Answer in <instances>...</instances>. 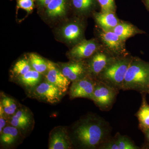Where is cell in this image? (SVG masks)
<instances>
[{
	"mask_svg": "<svg viewBox=\"0 0 149 149\" xmlns=\"http://www.w3.org/2000/svg\"><path fill=\"white\" fill-rule=\"evenodd\" d=\"M107 132L102 120L88 118L77 125L74 135L81 146L92 149L97 148L104 141Z\"/></svg>",
	"mask_w": 149,
	"mask_h": 149,
	"instance_id": "obj_1",
	"label": "cell"
},
{
	"mask_svg": "<svg viewBox=\"0 0 149 149\" xmlns=\"http://www.w3.org/2000/svg\"><path fill=\"white\" fill-rule=\"evenodd\" d=\"M122 89L149 93V63L133 58L126 72Z\"/></svg>",
	"mask_w": 149,
	"mask_h": 149,
	"instance_id": "obj_2",
	"label": "cell"
},
{
	"mask_svg": "<svg viewBox=\"0 0 149 149\" xmlns=\"http://www.w3.org/2000/svg\"><path fill=\"white\" fill-rule=\"evenodd\" d=\"M133 58L117 57L109 63L96 79L118 90L122 89L123 84L128 67Z\"/></svg>",
	"mask_w": 149,
	"mask_h": 149,
	"instance_id": "obj_3",
	"label": "cell"
},
{
	"mask_svg": "<svg viewBox=\"0 0 149 149\" xmlns=\"http://www.w3.org/2000/svg\"><path fill=\"white\" fill-rule=\"evenodd\" d=\"M85 27L78 19H72L63 25L58 30V35L65 42L74 46L84 40Z\"/></svg>",
	"mask_w": 149,
	"mask_h": 149,
	"instance_id": "obj_4",
	"label": "cell"
},
{
	"mask_svg": "<svg viewBox=\"0 0 149 149\" xmlns=\"http://www.w3.org/2000/svg\"><path fill=\"white\" fill-rule=\"evenodd\" d=\"M102 47L96 39H84L73 46L68 53V56L71 61H85L91 57Z\"/></svg>",
	"mask_w": 149,
	"mask_h": 149,
	"instance_id": "obj_5",
	"label": "cell"
},
{
	"mask_svg": "<svg viewBox=\"0 0 149 149\" xmlns=\"http://www.w3.org/2000/svg\"><path fill=\"white\" fill-rule=\"evenodd\" d=\"M117 91L111 86L96 79L91 100L100 108H108L114 101Z\"/></svg>",
	"mask_w": 149,
	"mask_h": 149,
	"instance_id": "obj_6",
	"label": "cell"
},
{
	"mask_svg": "<svg viewBox=\"0 0 149 149\" xmlns=\"http://www.w3.org/2000/svg\"><path fill=\"white\" fill-rule=\"evenodd\" d=\"M99 34L103 47L112 54L116 57L128 55L125 41L121 40L113 31H104L101 29Z\"/></svg>",
	"mask_w": 149,
	"mask_h": 149,
	"instance_id": "obj_7",
	"label": "cell"
},
{
	"mask_svg": "<svg viewBox=\"0 0 149 149\" xmlns=\"http://www.w3.org/2000/svg\"><path fill=\"white\" fill-rule=\"evenodd\" d=\"M103 47L86 62L88 73L95 79L109 63L117 58Z\"/></svg>",
	"mask_w": 149,
	"mask_h": 149,
	"instance_id": "obj_8",
	"label": "cell"
},
{
	"mask_svg": "<svg viewBox=\"0 0 149 149\" xmlns=\"http://www.w3.org/2000/svg\"><path fill=\"white\" fill-rule=\"evenodd\" d=\"M33 96L38 100L52 104L60 101L65 93L47 80L41 82L31 91Z\"/></svg>",
	"mask_w": 149,
	"mask_h": 149,
	"instance_id": "obj_9",
	"label": "cell"
},
{
	"mask_svg": "<svg viewBox=\"0 0 149 149\" xmlns=\"http://www.w3.org/2000/svg\"><path fill=\"white\" fill-rule=\"evenodd\" d=\"M96 79L88 74L72 82L69 92L70 98H85L91 100L95 89Z\"/></svg>",
	"mask_w": 149,
	"mask_h": 149,
	"instance_id": "obj_10",
	"label": "cell"
},
{
	"mask_svg": "<svg viewBox=\"0 0 149 149\" xmlns=\"http://www.w3.org/2000/svg\"><path fill=\"white\" fill-rule=\"evenodd\" d=\"M48 70L45 74V80L53 84L64 93L68 90L70 81L63 74L58 64L47 60Z\"/></svg>",
	"mask_w": 149,
	"mask_h": 149,
	"instance_id": "obj_11",
	"label": "cell"
},
{
	"mask_svg": "<svg viewBox=\"0 0 149 149\" xmlns=\"http://www.w3.org/2000/svg\"><path fill=\"white\" fill-rule=\"evenodd\" d=\"M58 65L62 72L70 82L78 80L89 74L85 61H71L68 63H60Z\"/></svg>",
	"mask_w": 149,
	"mask_h": 149,
	"instance_id": "obj_12",
	"label": "cell"
},
{
	"mask_svg": "<svg viewBox=\"0 0 149 149\" xmlns=\"http://www.w3.org/2000/svg\"><path fill=\"white\" fill-rule=\"evenodd\" d=\"M72 148V141L66 128L58 126L51 131L49 138V149H69Z\"/></svg>",
	"mask_w": 149,
	"mask_h": 149,
	"instance_id": "obj_13",
	"label": "cell"
},
{
	"mask_svg": "<svg viewBox=\"0 0 149 149\" xmlns=\"http://www.w3.org/2000/svg\"><path fill=\"white\" fill-rule=\"evenodd\" d=\"M10 123L17 128L21 134L26 133L31 129L34 123L32 112L25 107L20 108L12 116Z\"/></svg>",
	"mask_w": 149,
	"mask_h": 149,
	"instance_id": "obj_14",
	"label": "cell"
},
{
	"mask_svg": "<svg viewBox=\"0 0 149 149\" xmlns=\"http://www.w3.org/2000/svg\"><path fill=\"white\" fill-rule=\"evenodd\" d=\"M70 6V0H52L45 8V13L50 19H59L66 15Z\"/></svg>",
	"mask_w": 149,
	"mask_h": 149,
	"instance_id": "obj_15",
	"label": "cell"
},
{
	"mask_svg": "<svg viewBox=\"0 0 149 149\" xmlns=\"http://www.w3.org/2000/svg\"><path fill=\"white\" fill-rule=\"evenodd\" d=\"M93 15L97 24L104 31H112L120 22L115 13L94 12Z\"/></svg>",
	"mask_w": 149,
	"mask_h": 149,
	"instance_id": "obj_16",
	"label": "cell"
},
{
	"mask_svg": "<svg viewBox=\"0 0 149 149\" xmlns=\"http://www.w3.org/2000/svg\"><path fill=\"white\" fill-rule=\"evenodd\" d=\"M70 6L74 12L80 16L91 13L96 8L97 0H70Z\"/></svg>",
	"mask_w": 149,
	"mask_h": 149,
	"instance_id": "obj_17",
	"label": "cell"
},
{
	"mask_svg": "<svg viewBox=\"0 0 149 149\" xmlns=\"http://www.w3.org/2000/svg\"><path fill=\"white\" fill-rule=\"evenodd\" d=\"M112 31L115 33L121 40L125 41L128 38L133 37L137 34L145 33L132 24L120 21Z\"/></svg>",
	"mask_w": 149,
	"mask_h": 149,
	"instance_id": "obj_18",
	"label": "cell"
},
{
	"mask_svg": "<svg viewBox=\"0 0 149 149\" xmlns=\"http://www.w3.org/2000/svg\"><path fill=\"white\" fill-rule=\"evenodd\" d=\"M43 74L32 69L18 78L19 83L24 88L32 91L41 83Z\"/></svg>",
	"mask_w": 149,
	"mask_h": 149,
	"instance_id": "obj_19",
	"label": "cell"
},
{
	"mask_svg": "<svg viewBox=\"0 0 149 149\" xmlns=\"http://www.w3.org/2000/svg\"><path fill=\"white\" fill-rule=\"evenodd\" d=\"M19 134H22L12 125L6 126L1 133V143L5 147L12 146L18 141Z\"/></svg>",
	"mask_w": 149,
	"mask_h": 149,
	"instance_id": "obj_20",
	"label": "cell"
},
{
	"mask_svg": "<svg viewBox=\"0 0 149 149\" xmlns=\"http://www.w3.org/2000/svg\"><path fill=\"white\" fill-rule=\"evenodd\" d=\"M103 148L107 149H137L136 146L132 141L125 136H119L114 141H111L105 144Z\"/></svg>",
	"mask_w": 149,
	"mask_h": 149,
	"instance_id": "obj_21",
	"label": "cell"
},
{
	"mask_svg": "<svg viewBox=\"0 0 149 149\" xmlns=\"http://www.w3.org/2000/svg\"><path fill=\"white\" fill-rule=\"evenodd\" d=\"M28 58L32 69L45 75L48 70L47 60L35 53L29 54Z\"/></svg>",
	"mask_w": 149,
	"mask_h": 149,
	"instance_id": "obj_22",
	"label": "cell"
},
{
	"mask_svg": "<svg viewBox=\"0 0 149 149\" xmlns=\"http://www.w3.org/2000/svg\"><path fill=\"white\" fill-rule=\"evenodd\" d=\"M140 127L143 131L149 129V105L145 99L137 113Z\"/></svg>",
	"mask_w": 149,
	"mask_h": 149,
	"instance_id": "obj_23",
	"label": "cell"
},
{
	"mask_svg": "<svg viewBox=\"0 0 149 149\" xmlns=\"http://www.w3.org/2000/svg\"><path fill=\"white\" fill-rule=\"evenodd\" d=\"M0 104L2 107L6 116H12L17 110V104L15 100L5 94H1Z\"/></svg>",
	"mask_w": 149,
	"mask_h": 149,
	"instance_id": "obj_24",
	"label": "cell"
},
{
	"mask_svg": "<svg viewBox=\"0 0 149 149\" xmlns=\"http://www.w3.org/2000/svg\"><path fill=\"white\" fill-rule=\"evenodd\" d=\"M29 59L22 58L15 63L13 68V74L17 77L23 75L32 69Z\"/></svg>",
	"mask_w": 149,
	"mask_h": 149,
	"instance_id": "obj_25",
	"label": "cell"
},
{
	"mask_svg": "<svg viewBox=\"0 0 149 149\" xmlns=\"http://www.w3.org/2000/svg\"><path fill=\"white\" fill-rule=\"evenodd\" d=\"M100 6L101 12L115 13L116 10L115 0H97Z\"/></svg>",
	"mask_w": 149,
	"mask_h": 149,
	"instance_id": "obj_26",
	"label": "cell"
},
{
	"mask_svg": "<svg viewBox=\"0 0 149 149\" xmlns=\"http://www.w3.org/2000/svg\"><path fill=\"white\" fill-rule=\"evenodd\" d=\"M17 8L22 9L29 13L34 8V0H17Z\"/></svg>",
	"mask_w": 149,
	"mask_h": 149,
	"instance_id": "obj_27",
	"label": "cell"
},
{
	"mask_svg": "<svg viewBox=\"0 0 149 149\" xmlns=\"http://www.w3.org/2000/svg\"><path fill=\"white\" fill-rule=\"evenodd\" d=\"M143 1L147 9L149 11V0H143Z\"/></svg>",
	"mask_w": 149,
	"mask_h": 149,
	"instance_id": "obj_28",
	"label": "cell"
},
{
	"mask_svg": "<svg viewBox=\"0 0 149 149\" xmlns=\"http://www.w3.org/2000/svg\"><path fill=\"white\" fill-rule=\"evenodd\" d=\"M145 133H146V136L147 139H148V141L149 142V129L146 130L144 131Z\"/></svg>",
	"mask_w": 149,
	"mask_h": 149,
	"instance_id": "obj_29",
	"label": "cell"
}]
</instances>
